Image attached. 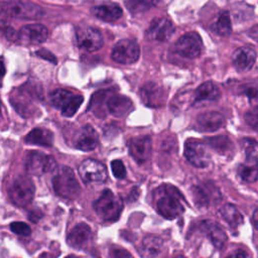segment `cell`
<instances>
[{
    "label": "cell",
    "instance_id": "cell-12",
    "mask_svg": "<svg viewBox=\"0 0 258 258\" xmlns=\"http://www.w3.org/2000/svg\"><path fill=\"white\" fill-rule=\"evenodd\" d=\"M184 156L187 161L196 167H207L211 156L207 146L198 140L188 139L184 144Z\"/></svg>",
    "mask_w": 258,
    "mask_h": 258
},
{
    "label": "cell",
    "instance_id": "cell-14",
    "mask_svg": "<svg viewBox=\"0 0 258 258\" xmlns=\"http://www.w3.org/2000/svg\"><path fill=\"white\" fill-rule=\"evenodd\" d=\"M174 27L172 22L165 17H155L150 22L146 37L154 41H166L172 35Z\"/></svg>",
    "mask_w": 258,
    "mask_h": 258
},
{
    "label": "cell",
    "instance_id": "cell-4",
    "mask_svg": "<svg viewBox=\"0 0 258 258\" xmlns=\"http://www.w3.org/2000/svg\"><path fill=\"white\" fill-rule=\"evenodd\" d=\"M1 11L8 17L18 19H39L43 16V10L35 3L20 0H7L2 2Z\"/></svg>",
    "mask_w": 258,
    "mask_h": 258
},
{
    "label": "cell",
    "instance_id": "cell-32",
    "mask_svg": "<svg viewBox=\"0 0 258 258\" xmlns=\"http://www.w3.org/2000/svg\"><path fill=\"white\" fill-rule=\"evenodd\" d=\"M10 230L20 236H29L31 234L30 227L23 222H13L10 224Z\"/></svg>",
    "mask_w": 258,
    "mask_h": 258
},
{
    "label": "cell",
    "instance_id": "cell-39",
    "mask_svg": "<svg viewBox=\"0 0 258 258\" xmlns=\"http://www.w3.org/2000/svg\"><path fill=\"white\" fill-rule=\"evenodd\" d=\"M251 222L254 226V228L256 230H258V209H256L252 215V218H251Z\"/></svg>",
    "mask_w": 258,
    "mask_h": 258
},
{
    "label": "cell",
    "instance_id": "cell-23",
    "mask_svg": "<svg viewBox=\"0 0 258 258\" xmlns=\"http://www.w3.org/2000/svg\"><path fill=\"white\" fill-rule=\"evenodd\" d=\"M24 141L31 145L50 147L53 144V134L44 128H34L25 136Z\"/></svg>",
    "mask_w": 258,
    "mask_h": 258
},
{
    "label": "cell",
    "instance_id": "cell-2",
    "mask_svg": "<svg viewBox=\"0 0 258 258\" xmlns=\"http://www.w3.org/2000/svg\"><path fill=\"white\" fill-rule=\"evenodd\" d=\"M52 187L55 194L67 200H75L79 197L81 187L75 172L69 166H59L52 176Z\"/></svg>",
    "mask_w": 258,
    "mask_h": 258
},
{
    "label": "cell",
    "instance_id": "cell-36",
    "mask_svg": "<svg viewBox=\"0 0 258 258\" xmlns=\"http://www.w3.org/2000/svg\"><path fill=\"white\" fill-rule=\"evenodd\" d=\"M109 258H133L126 250L124 249H111Z\"/></svg>",
    "mask_w": 258,
    "mask_h": 258
},
{
    "label": "cell",
    "instance_id": "cell-15",
    "mask_svg": "<svg viewBox=\"0 0 258 258\" xmlns=\"http://www.w3.org/2000/svg\"><path fill=\"white\" fill-rule=\"evenodd\" d=\"M130 155L138 163H143L149 159L152 153V143L149 136L133 137L128 141Z\"/></svg>",
    "mask_w": 258,
    "mask_h": 258
},
{
    "label": "cell",
    "instance_id": "cell-20",
    "mask_svg": "<svg viewBox=\"0 0 258 258\" xmlns=\"http://www.w3.org/2000/svg\"><path fill=\"white\" fill-rule=\"evenodd\" d=\"M98 142V134L90 125L82 127L75 138V146L83 151L94 150L97 147Z\"/></svg>",
    "mask_w": 258,
    "mask_h": 258
},
{
    "label": "cell",
    "instance_id": "cell-9",
    "mask_svg": "<svg viewBox=\"0 0 258 258\" xmlns=\"http://www.w3.org/2000/svg\"><path fill=\"white\" fill-rule=\"evenodd\" d=\"M140 55L139 44L133 39H121L112 49L111 57L116 62L131 64L138 60Z\"/></svg>",
    "mask_w": 258,
    "mask_h": 258
},
{
    "label": "cell",
    "instance_id": "cell-27",
    "mask_svg": "<svg viewBox=\"0 0 258 258\" xmlns=\"http://www.w3.org/2000/svg\"><path fill=\"white\" fill-rule=\"evenodd\" d=\"M221 92L219 88L211 81L203 83L196 90L195 100L198 101H216L220 99Z\"/></svg>",
    "mask_w": 258,
    "mask_h": 258
},
{
    "label": "cell",
    "instance_id": "cell-3",
    "mask_svg": "<svg viewBox=\"0 0 258 258\" xmlns=\"http://www.w3.org/2000/svg\"><path fill=\"white\" fill-rule=\"evenodd\" d=\"M94 210L97 216L104 222H114L119 219L123 202L120 197L110 189H105L102 195L94 202Z\"/></svg>",
    "mask_w": 258,
    "mask_h": 258
},
{
    "label": "cell",
    "instance_id": "cell-5",
    "mask_svg": "<svg viewBox=\"0 0 258 258\" xmlns=\"http://www.w3.org/2000/svg\"><path fill=\"white\" fill-rule=\"evenodd\" d=\"M83 96L76 95L64 89H56L49 95L50 104L54 108L59 109L61 115L64 117L74 116L83 103Z\"/></svg>",
    "mask_w": 258,
    "mask_h": 258
},
{
    "label": "cell",
    "instance_id": "cell-25",
    "mask_svg": "<svg viewBox=\"0 0 258 258\" xmlns=\"http://www.w3.org/2000/svg\"><path fill=\"white\" fill-rule=\"evenodd\" d=\"M238 175L246 182H253L258 179V158L248 156L246 161L239 165Z\"/></svg>",
    "mask_w": 258,
    "mask_h": 258
},
{
    "label": "cell",
    "instance_id": "cell-34",
    "mask_svg": "<svg viewBox=\"0 0 258 258\" xmlns=\"http://www.w3.org/2000/svg\"><path fill=\"white\" fill-rule=\"evenodd\" d=\"M111 168L114 176L116 178H124L126 176V167L122 160L115 159L111 162Z\"/></svg>",
    "mask_w": 258,
    "mask_h": 258
},
{
    "label": "cell",
    "instance_id": "cell-24",
    "mask_svg": "<svg viewBox=\"0 0 258 258\" xmlns=\"http://www.w3.org/2000/svg\"><path fill=\"white\" fill-rule=\"evenodd\" d=\"M92 13L104 21H116L122 16V9L117 4H103L92 8Z\"/></svg>",
    "mask_w": 258,
    "mask_h": 258
},
{
    "label": "cell",
    "instance_id": "cell-29",
    "mask_svg": "<svg viewBox=\"0 0 258 258\" xmlns=\"http://www.w3.org/2000/svg\"><path fill=\"white\" fill-rule=\"evenodd\" d=\"M158 0H124L126 8L133 14L147 11L155 6Z\"/></svg>",
    "mask_w": 258,
    "mask_h": 258
},
{
    "label": "cell",
    "instance_id": "cell-21",
    "mask_svg": "<svg viewBox=\"0 0 258 258\" xmlns=\"http://www.w3.org/2000/svg\"><path fill=\"white\" fill-rule=\"evenodd\" d=\"M224 116L216 111H208L202 113L198 116L197 124L202 131L206 132H214L219 130L225 125Z\"/></svg>",
    "mask_w": 258,
    "mask_h": 258
},
{
    "label": "cell",
    "instance_id": "cell-31",
    "mask_svg": "<svg viewBox=\"0 0 258 258\" xmlns=\"http://www.w3.org/2000/svg\"><path fill=\"white\" fill-rule=\"evenodd\" d=\"M208 140H209V144H211L215 149H217L221 152L228 151V150H230V148H232V142L226 136L213 137Z\"/></svg>",
    "mask_w": 258,
    "mask_h": 258
},
{
    "label": "cell",
    "instance_id": "cell-26",
    "mask_svg": "<svg viewBox=\"0 0 258 258\" xmlns=\"http://www.w3.org/2000/svg\"><path fill=\"white\" fill-rule=\"evenodd\" d=\"M163 241L153 235H148L142 241L140 247V254L143 258H154L162 249Z\"/></svg>",
    "mask_w": 258,
    "mask_h": 258
},
{
    "label": "cell",
    "instance_id": "cell-18",
    "mask_svg": "<svg viewBox=\"0 0 258 258\" xmlns=\"http://www.w3.org/2000/svg\"><path fill=\"white\" fill-rule=\"evenodd\" d=\"M200 229L211 240L216 248H222L226 244L228 239L227 235L218 223L206 220L200 224Z\"/></svg>",
    "mask_w": 258,
    "mask_h": 258
},
{
    "label": "cell",
    "instance_id": "cell-35",
    "mask_svg": "<svg viewBox=\"0 0 258 258\" xmlns=\"http://www.w3.org/2000/svg\"><path fill=\"white\" fill-rule=\"evenodd\" d=\"M244 95H246L249 99H257L258 98V86L257 85H247L244 87V90L242 92Z\"/></svg>",
    "mask_w": 258,
    "mask_h": 258
},
{
    "label": "cell",
    "instance_id": "cell-19",
    "mask_svg": "<svg viewBox=\"0 0 258 258\" xmlns=\"http://www.w3.org/2000/svg\"><path fill=\"white\" fill-rule=\"evenodd\" d=\"M140 96L144 104L151 107H159L163 104L165 94L160 86L155 83H146L140 90Z\"/></svg>",
    "mask_w": 258,
    "mask_h": 258
},
{
    "label": "cell",
    "instance_id": "cell-8",
    "mask_svg": "<svg viewBox=\"0 0 258 258\" xmlns=\"http://www.w3.org/2000/svg\"><path fill=\"white\" fill-rule=\"evenodd\" d=\"M76 41L80 49L88 52L99 50L104 43L101 32L91 26H79L76 29Z\"/></svg>",
    "mask_w": 258,
    "mask_h": 258
},
{
    "label": "cell",
    "instance_id": "cell-1",
    "mask_svg": "<svg viewBox=\"0 0 258 258\" xmlns=\"http://www.w3.org/2000/svg\"><path fill=\"white\" fill-rule=\"evenodd\" d=\"M157 212L168 220H173L184 213V198L172 184H161L153 192Z\"/></svg>",
    "mask_w": 258,
    "mask_h": 258
},
{
    "label": "cell",
    "instance_id": "cell-11",
    "mask_svg": "<svg viewBox=\"0 0 258 258\" xmlns=\"http://www.w3.org/2000/svg\"><path fill=\"white\" fill-rule=\"evenodd\" d=\"M79 173L86 183H102L108 176L106 166L102 162L91 158L80 164Z\"/></svg>",
    "mask_w": 258,
    "mask_h": 258
},
{
    "label": "cell",
    "instance_id": "cell-28",
    "mask_svg": "<svg viewBox=\"0 0 258 258\" xmlns=\"http://www.w3.org/2000/svg\"><path fill=\"white\" fill-rule=\"evenodd\" d=\"M220 214L222 218L232 228H237L243 224V216L234 205H231V204L224 205L220 210Z\"/></svg>",
    "mask_w": 258,
    "mask_h": 258
},
{
    "label": "cell",
    "instance_id": "cell-16",
    "mask_svg": "<svg viewBox=\"0 0 258 258\" xmlns=\"http://www.w3.org/2000/svg\"><path fill=\"white\" fill-rule=\"evenodd\" d=\"M256 60V52L249 46L238 47L232 54V62L238 72H248Z\"/></svg>",
    "mask_w": 258,
    "mask_h": 258
},
{
    "label": "cell",
    "instance_id": "cell-30",
    "mask_svg": "<svg viewBox=\"0 0 258 258\" xmlns=\"http://www.w3.org/2000/svg\"><path fill=\"white\" fill-rule=\"evenodd\" d=\"M216 31L221 36H228L232 32V23L231 18L228 12H223L217 22H216Z\"/></svg>",
    "mask_w": 258,
    "mask_h": 258
},
{
    "label": "cell",
    "instance_id": "cell-7",
    "mask_svg": "<svg viewBox=\"0 0 258 258\" xmlns=\"http://www.w3.org/2000/svg\"><path fill=\"white\" fill-rule=\"evenodd\" d=\"M25 170L32 175H42L55 167V160L52 156L41 151H28L24 156Z\"/></svg>",
    "mask_w": 258,
    "mask_h": 258
},
{
    "label": "cell",
    "instance_id": "cell-38",
    "mask_svg": "<svg viewBox=\"0 0 258 258\" xmlns=\"http://www.w3.org/2000/svg\"><path fill=\"white\" fill-rule=\"evenodd\" d=\"M248 34L249 36L255 40L256 42H258V24L257 25H254L253 27L250 28V30L248 31Z\"/></svg>",
    "mask_w": 258,
    "mask_h": 258
},
{
    "label": "cell",
    "instance_id": "cell-40",
    "mask_svg": "<svg viewBox=\"0 0 258 258\" xmlns=\"http://www.w3.org/2000/svg\"><path fill=\"white\" fill-rule=\"evenodd\" d=\"M64 258H82V257H79V256H77V255H73V254H71V255L66 256Z\"/></svg>",
    "mask_w": 258,
    "mask_h": 258
},
{
    "label": "cell",
    "instance_id": "cell-33",
    "mask_svg": "<svg viewBox=\"0 0 258 258\" xmlns=\"http://www.w3.org/2000/svg\"><path fill=\"white\" fill-rule=\"evenodd\" d=\"M245 121L251 128L258 130V105L246 112Z\"/></svg>",
    "mask_w": 258,
    "mask_h": 258
},
{
    "label": "cell",
    "instance_id": "cell-37",
    "mask_svg": "<svg viewBox=\"0 0 258 258\" xmlns=\"http://www.w3.org/2000/svg\"><path fill=\"white\" fill-rule=\"evenodd\" d=\"M225 258H250L248 253L242 249H237L227 255Z\"/></svg>",
    "mask_w": 258,
    "mask_h": 258
},
{
    "label": "cell",
    "instance_id": "cell-41",
    "mask_svg": "<svg viewBox=\"0 0 258 258\" xmlns=\"http://www.w3.org/2000/svg\"><path fill=\"white\" fill-rule=\"evenodd\" d=\"M173 258H184V257L181 256V255H179V256H175V257H173Z\"/></svg>",
    "mask_w": 258,
    "mask_h": 258
},
{
    "label": "cell",
    "instance_id": "cell-6",
    "mask_svg": "<svg viewBox=\"0 0 258 258\" xmlns=\"http://www.w3.org/2000/svg\"><path fill=\"white\" fill-rule=\"evenodd\" d=\"M35 187L32 180L20 175L16 177L8 188V197L10 201L18 207H26L34 198Z\"/></svg>",
    "mask_w": 258,
    "mask_h": 258
},
{
    "label": "cell",
    "instance_id": "cell-22",
    "mask_svg": "<svg viewBox=\"0 0 258 258\" xmlns=\"http://www.w3.org/2000/svg\"><path fill=\"white\" fill-rule=\"evenodd\" d=\"M107 109L111 115L120 118L125 117L132 111L133 104L125 96L113 95L107 101Z\"/></svg>",
    "mask_w": 258,
    "mask_h": 258
},
{
    "label": "cell",
    "instance_id": "cell-10",
    "mask_svg": "<svg viewBox=\"0 0 258 258\" xmlns=\"http://www.w3.org/2000/svg\"><path fill=\"white\" fill-rule=\"evenodd\" d=\"M175 51L186 58L198 57L203 49V40L199 33L195 31L181 35L175 42Z\"/></svg>",
    "mask_w": 258,
    "mask_h": 258
},
{
    "label": "cell",
    "instance_id": "cell-17",
    "mask_svg": "<svg viewBox=\"0 0 258 258\" xmlns=\"http://www.w3.org/2000/svg\"><path fill=\"white\" fill-rule=\"evenodd\" d=\"M92 239V230L86 223L77 224L69 233L67 242L70 246L81 249L84 248Z\"/></svg>",
    "mask_w": 258,
    "mask_h": 258
},
{
    "label": "cell",
    "instance_id": "cell-13",
    "mask_svg": "<svg viewBox=\"0 0 258 258\" xmlns=\"http://www.w3.org/2000/svg\"><path fill=\"white\" fill-rule=\"evenodd\" d=\"M48 36L47 28L39 23L24 25L17 33V41L23 44H40Z\"/></svg>",
    "mask_w": 258,
    "mask_h": 258
}]
</instances>
